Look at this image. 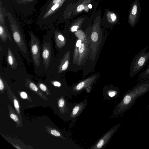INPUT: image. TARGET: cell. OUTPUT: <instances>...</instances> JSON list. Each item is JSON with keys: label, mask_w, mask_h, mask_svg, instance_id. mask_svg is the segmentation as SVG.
Here are the masks:
<instances>
[{"label": "cell", "mask_w": 149, "mask_h": 149, "mask_svg": "<svg viewBox=\"0 0 149 149\" xmlns=\"http://www.w3.org/2000/svg\"><path fill=\"white\" fill-rule=\"evenodd\" d=\"M85 85V83L82 81L76 87V89L77 91L81 90L84 87Z\"/></svg>", "instance_id": "obj_15"}, {"label": "cell", "mask_w": 149, "mask_h": 149, "mask_svg": "<svg viewBox=\"0 0 149 149\" xmlns=\"http://www.w3.org/2000/svg\"><path fill=\"white\" fill-rule=\"evenodd\" d=\"M141 10L139 0H134L130 5L128 16V22L132 28H134L135 25L138 23Z\"/></svg>", "instance_id": "obj_6"}, {"label": "cell", "mask_w": 149, "mask_h": 149, "mask_svg": "<svg viewBox=\"0 0 149 149\" xmlns=\"http://www.w3.org/2000/svg\"><path fill=\"white\" fill-rule=\"evenodd\" d=\"M110 17L112 22H115L117 20L116 15L114 13H112L110 15Z\"/></svg>", "instance_id": "obj_17"}, {"label": "cell", "mask_w": 149, "mask_h": 149, "mask_svg": "<svg viewBox=\"0 0 149 149\" xmlns=\"http://www.w3.org/2000/svg\"><path fill=\"white\" fill-rule=\"evenodd\" d=\"M9 39L11 41L13 40L8 29L6 25L1 23L0 25V41L5 43Z\"/></svg>", "instance_id": "obj_8"}, {"label": "cell", "mask_w": 149, "mask_h": 149, "mask_svg": "<svg viewBox=\"0 0 149 149\" xmlns=\"http://www.w3.org/2000/svg\"><path fill=\"white\" fill-rule=\"evenodd\" d=\"M81 109V106L80 105H76L73 109L72 112V115L74 116L77 115L79 112L80 111Z\"/></svg>", "instance_id": "obj_12"}, {"label": "cell", "mask_w": 149, "mask_h": 149, "mask_svg": "<svg viewBox=\"0 0 149 149\" xmlns=\"http://www.w3.org/2000/svg\"></svg>", "instance_id": "obj_29"}, {"label": "cell", "mask_w": 149, "mask_h": 149, "mask_svg": "<svg viewBox=\"0 0 149 149\" xmlns=\"http://www.w3.org/2000/svg\"><path fill=\"white\" fill-rule=\"evenodd\" d=\"M84 6L82 4L79 5L77 8V10L78 12L82 11L84 9Z\"/></svg>", "instance_id": "obj_19"}, {"label": "cell", "mask_w": 149, "mask_h": 149, "mask_svg": "<svg viewBox=\"0 0 149 149\" xmlns=\"http://www.w3.org/2000/svg\"><path fill=\"white\" fill-rule=\"evenodd\" d=\"M14 107L18 114H19V106L18 102L16 99H14L13 100Z\"/></svg>", "instance_id": "obj_14"}, {"label": "cell", "mask_w": 149, "mask_h": 149, "mask_svg": "<svg viewBox=\"0 0 149 149\" xmlns=\"http://www.w3.org/2000/svg\"><path fill=\"white\" fill-rule=\"evenodd\" d=\"M149 92V80L143 81L128 91L123 95L121 101L117 105L115 114H122L130 109L136 100Z\"/></svg>", "instance_id": "obj_2"}, {"label": "cell", "mask_w": 149, "mask_h": 149, "mask_svg": "<svg viewBox=\"0 0 149 149\" xmlns=\"http://www.w3.org/2000/svg\"><path fill=\"white\" fill-rule=\"evenodd\" d=\"M20 95L22 98L23 99L26 98L27 97V95L26 93L22 91L20 93Z\"/></svg>", "instance_id": "obj_22"}, {"label": "cell", "mask_w": 149, "mask_h": 149, "mask_svg": "<svg viewBox=\"0 0 149 149\" xmlns=\"http://www.w3.org/2000/svg\"><path fill=\"white\" fill-rule=\"evenodd\" d=\"M91 39L94 42L97 41L98 39V36L96 32H93L91 36Z\"/></svg>", "instance_id": "obj_13"}, {"label": "cell", "mask_w": 149, "mask_h": 149, "mask_svg": "<svg viewBox=\"0 0 149 149\" xmlns=\"http://www.w3.org/2000/svg\"><path fill=\"white\" fill-rule=\"evenodd\" d=\"M141 79H147L149 78V66L139 75Z\"/></svg>", "instance_id": "obj_11"}, {"label": "cell", "mask_w": 149, "mask_h": 149, "mask_svg": "<svg viewBox=\"0 0 149 149\" xmlns=\"http://www.w3.org/2000/svg\"><path fill=\"white\" fill-rule=\"evenodd\" d=\"M81 44V41L80 40H78L77 42L76 46L77 47H79Z\"/></svg>", "instance_id": "obj_25"}, {"label": "cell", "mask_w": 149, "mask_h": 149, "mask_svg": "<svg viewBox=\"0 0 149 149\" xmlns=\"http://www.w3.org/2000/svg\"><path fill=\"white\" fill-rule=\"evenodd\" d=\"M88 6L89 8L90 9H91L92 8V6L91 4H89L88 5Z\"/></svg>", "instance_id": "obj_27"}, {"label": "cell", "mask_w": 149, "mask_h": 149, "mask_svg": "<svg viewBox=\"0 0 149 149\" xmlns=\"http://www.w3.org/2000/svg\"><path fill=\"white\" fill-rule=\"evenodd\" d=\"M148 48L146 47L141 49L132 60L130 68L131 77L135 76L149 60V51L146 52Z\"/></svg>", "instance_id": "obj_5"}, {"label": "cell", "mask_w": 149, "mask_h": 149, "mask_svg": "<svg viewBox=\"0 0 149 149\" xmlns=\"http://www.w3.org/2000/svg\"><path fill=\"white\" fill-rule=\"evenodd\" d=\"M10 118L16 122H17L18 120V118L16 115L12 113L10 115Z\"/></svg>", "instance_id": "obj_18"}, {"label": "cell", "mask_w": 149, "mask_h": 149, "mask_svg": "<svg viewBox=\"0 0 149 149\" xmlns=\"http://www.w3.org/2000/svg\"><path fill=\"white\" fill-rule=\"evenodd\" d=\"M51 32L52 40L54 43V47L57 50L60 51L62 48V42L64 41L65 38L58 30H54Z\"/></svg>", "instance_id": "obj_7"}, {"label": "cell", "mask_w": 149, "mask_h": 149, "mask_svg": "<svg viewBox=\"0 0 149 149\" xmlns=\"http://www.w3.org/2000/svg\"><path fill=\"white\" fill-rule=\"evenodd\" d=\"M79 28V26H72L71 28V31L72 32H74L77 31Z\"/></svg>", "instance_id": "obj_23"}, {"label": "cell", "mask_w": 149, "mask_h": 149, "mask_svg": "<svg viewBox=\"0 0 149 149\" xmlns=\"http://www.w3.org/2000/svg\"><path fill=\"white\" fill-rule=\"evenodd\" d=\"M51 133L52 135L56 136H59L61 135L60 133L55 130H52L51 131Z\"/></svg>", "instance_id": "obj_16"}, {"label": "cell", "mask_w": 149, "mask_h": 149, "mask_svg": "<svg viewBox=\"0 0 149 149\" xmlns=\"http://www.w3.org/2000/svg\"><path fill=\"white\" fill-rule=\"evenodd\" d=\"M84 49V43H81L80 46L79 47V51L80 53H82Z\"/></svg>", "instance_id": "obj_21"}, {"label": "cell", "mask_w": 149, "mask_h": 149, "mask_svg": "<svg viewBox=\"0 0 149 149\" xmlns=\"http://www.w3.org/2000/svg\"><path fill=\"white\" fill-rule=\"evenodd\" d=\"M61 0H53V3L55 4L56 3H59Z\"/></svg>", "instance_id": "obj_26"}, {"label": "cell", "mask_w": 149, "mask_h": 149, "mask_svg": "<svg viewBox=\"0 0 149 149\" xmlns=\"http://www.w3.org/2000/svg\"><path fill=\"white\" fill-rule=\"evenodd\" d=\"M5 43L4 67L8 75L16 82L25 83L29 74L17 47L13 41L8 39Z\"/></svg>", "instance_id": "obj_1"}, {"label": "cell", "mask_w": 149, "mask_h": 149, "mask_svg": "<svg viewBox=\"0 0 149 149\" xmlns=\"http://www.w3.org/2000/svg\"><path fill=\"white\" fill-rule=\"evenodd\" d=\"M29 46L35 73L38 77L45 75L41 56V44L39 38L30 31Z\"/></svg>", "instance_id": "obj_4"}, {"label": "cell", "mask_w": 149, "mask_h": 149, "mask_svg": "<svg viewBox=\"0 0 149 149\" xmlns=\"http://www.w3.org/2000/svg\"><path fill=\"white\" fill-rule=\"evenodd\" d=\"M41 48L45 76L47 77L53 74L55 56L51 31L43 36Z\"/></svg>", "instance_id": "obj_3"}, {"label": "cell", "mask_w": 149, "mask_h": 149, "mask_svg": "<svg viewBox=\"0 0 149 149\" xmlns=\"http://www.w3.org/2000/svg\"><path fill=\"white\" fill-rule=\"evenodd\" d=\"M120 124L116 125L114 128L106 134L104 136L100 139L95 146V148L100 149L107 142L113 135L114 132L116 131L119 127Z\"/></svg>", "instance_id": "obj_9"}, {"label": "cell", "mask_w": 149, "mask_h": 149, "mask_svg": "<svg viewBox=\"0 0 149 149\" xmlns=\"http://www.w3.org/2000/svg\"></svg>", "instance_id": "obj_28"}, {"label": "cell", "mask_w": 149, "mask_h": 149, "mask_svg": "<svg viewBox=\"0 0 149 149\" xmlns=\"http://www.w3.org/2000/svg\"><path fill=\"white\" fill-rule=\"evenodd\" d=\"M5 52V43L0 41V69L2 67V61Z\"/></svg>", "instance_id": "obj_10"}, {"label": "cell", "mask_w": 149, "mask_h": 149, "mask_svg": "<svg viewBox=\"0 0 149 149\" xmlns=\"http://www.w3.org/2000/svg\"><path fill=\"white\" fill-rule=\"evenodd\" d=\"M65 102L64 100L61 98L59 100L58 102V105L60 107H63L64 104Z\"/></svg>", "instance_id": "obj_20"}, {"label": "cell", "mask_w": 149, "mask_h": 149, "mask_svg": "<svg viewBox=\"0 0 149 149\" xmlns=\"http://www.w3.org/2000/svg\"><path fill=\"white\" fill-rule=\"evenodd\" d=\"M59 5L58 3H56L54 4L51 8L52 10L53 11L54 10L59 6Z\"/></svg>", "instance_id": "obj_24"}]
</instances>
